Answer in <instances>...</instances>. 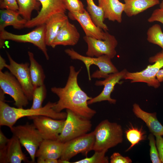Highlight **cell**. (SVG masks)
I'll list each match as a JSON object with an SVG mask.
<instances>
[{"mask_svg":"<svg viewBox=\"0 0 163 163\" xmlns=\"http://www.w3.org/2000/svg\"><path fill=\"white\" fill-rule=\"evenodd\" d=\"M81 71L80 69L76 71L74 66H70L68 78L65 87H54L51 88V91L59 98L53 108L57 112H61L64 109H69L90 120L96 112L88 106V102L92 97L88 96L78 85V76Z\"/></svg>","mask_w":163,"mask_h":163,"instance_id":"6da1fadb","label":"cell"},{"mask_svg":"<svg viewBox=\"0 0 163 163\" xmlns=\"http://www.w3.org/2000/svg\"><path fill=\"white\" fill-rule=\"evenodd\" d=\"M55 103L49 101L39 109H25L11 107L5 101H0V125L7 126L10 129L20 118L38 115L45 116L57 120L65 119L66 112H57L53 109Z\"/></svg>","mask_w":163,"mask_h":163,"instance_id":"7a4b0ae2","label":"cell"},{"mask_svg":"<svg viewBox=\"0 0 163 163\" xmlns=\"http://www.w3.org/2000/svg\"><path fill=\"white\" fill-rule=\"evenodd\" d=\"M65 52L72 59L78 60L85 64L89 81L92 78L104 79L110 74L119 72L112 62L111 59L106 55L94 57L85 56L78 53L73 49H67Z\"/></svg>","mask_w":163,"mask_h":163,"instance_id":"3957f363","label":"cell"},{"mask_svg":"<svg viewBox=\"0 0 163 163\" xmlns=\"http://www.w3.org/2000/svg\"><path fill=\"white\" fill-rule=\"evenodd\" d=\"M95 142L93 150L106 151L113 147L123 141V130L121 126L107 120L101 121L93 131Z\"/></svg>","mask_w":163,"mask_h":163,"instance_id":"277c9868","label":"cell"},{"mask_svg":"<svg viewBox=\"0 0 163 163\" xmlns=\"http://www.w3.org/2000/svg\"><path fill=\"white\" fill-rule=\"evenodd\" d=\"M67 116L61 132L57 140L64 143L88 133L91 129L90 119L66 109Z\"/></svg>","mask_w":163,"mask_h":163,"instance_id":"5b68a950","label":"cell"},{"mask_svg":"<svg viewBox=\"0 0 163 163\" xmlns=\"http://www.w3.org/2000/svg\"><path fill=\"white\" fill-rule=\"evenodd\" d=\"M10 129L29 153L32 162H34L37 151L43 139L34 124L13 126Z\"/></svg>","mask_w":163,"mask_h":163,"instance_id":"8992f818","label":"cell"},{"mask_svg":"<svg viewBox=\"0 0 163 163\" xmlns=\"http://www.w3.org/2000/svg\"><path fill=\"white\" fill-rule=\"evenodd\" d=\"M149 63H154L149 65L144 69L140 72H127L125 79L131 80V82H144L150 87L155 88L160 86L156 77L159 70L163 67V50L155 55L149 58Z\"/></svg>","mask_w":163,"mask_h":163,"instance_id":"52a82bcc","label":"cell"},{"mask_svg":"<svg viewBox=\"0 0 163 163\" xmlns=\"http://www.w3.org/2000/svg\"><path fill=\"white\" fill-rule=\"evenodd\" d=\"M37 27L27 34L17 35L8 32L5 30L0 31V41L11 40L18 42L29 43L33 44L40 50L47 60L49 57L46 43V26L43 24Z\"/></svg>","mask_w":163,"mask_h":163,"instance_id":"ba28073f","label":"cell"},{"mask_svg":"<svg viewBox=\"0 0 163 163\" xmlns=\"http://www.w3.org/2000/svg\"><path fill=\"white\" fill-rule=\"evenodd\" d=\"M83 39L87 43L88 49L86 54L87 56L96 57L106 55L111 59L117 54L116 48L118 44L116 38L106 31L104 40L98 39L85 36Z\"/></svg>","mask_w":163,"mask_h":163,"instance_id":"9c48e42d","label":"cell"},{"mask_svg":"<svg viewBox=\"0 0 163 163\" xmlns=\"http://www.w3.org/2000/svg\"><path fill=\"white\" fill-rule=\"evenodd\" d=\"M94 142L93 131L68 141L64 143L59 159L69 161L70 159L79 153L86 156L93 150Z\"/></svg>","mask_w":163,"mask_h":163,"instance_id":"30bf717a","label":"cell"},{"mask_svg":"<svg viewBox=\"0 0 163 163\" xmlns=\"http://www.w3.org/2000/svg\"><path fill=\"white\" fill-rule=\"evenodd\" d=\"M0 87L5 94L12 98L17 107L23 108L28 104L29 100L21 85L10 72L0 71Z\"/></svg>","mask_w":163,"mask_h":163,"instance_id":"8fae6325","label":"cell"},{"mask_svg":"<svg viewBox=\"0 0 163 163\" xmlns=\"http://www.w3.org/2000/svg\"><path fill=\"white\" fill-rule=\"evenodd\" d=\"M43 139L57 140L63 127L65 119L57 120L43 115L28 117Z\"/></svg>","mask_w":163,"mask_h":163,"instance_id":"7c38bea8","label":"cell"},{"mask_svg":"<svg viewBox=\"0 0 163 163\" xmlns=\"http://www.w3.org/2000/svg\"><path fill=\"white\" fill-rule=\"evenodd\" d=\"M41 8L35 17L27 21L25 27L31 28L45 24L52 16L59 13H65L66 10L63 0H37Z\"/></svg>","mask_w":163,"mask_h":163,"instance_id":"4fadbf2b","label":"cell"},{"mask_svg":"<svg viewBox=\"0 0 163 163\" xmlns=\"http://www.w3.org/2000/svg\"><path fill=\"white\" fill-rule=\"evenodd\" d=\"M7 54L10 63L8 69L19 82L28 100H32L34 87L30 77L29 63H18L13 59L8 52H7Z\"/></svg>","mask_w":163,"mask_h":163,"instance_id":"5bb4252c","label":"cell"},{"mask_svg":"<svg viewBox=\"0 0 163 163\" xmlns=\"http://www.w3.org/2000/svg\"><path fill=\"white\" fill-rule=\"evenodd\" d=\"M127 72L126 69H124L120 72L110 74L103 80L96 81L95 85L97 86H104L103 89L98 95L89 100L88 104L104 101H107L111 104H115L116 100L111 97V94L116 84H121L120 81L125 79Z\"/></svg>","mask_w":163,"mask_h":163,"instance_id":"9a60e30c","label":"cell"},{"mask_svg":"<svg viewBox=\"0 0 163 163\" xmlns=\"http://www.w3.org/2000/svg\"><path fill=\"white\" fill-rule=\"evenodd\" d=\"M21 145L18 138L13 135L6 145L0 149V163H21L27 161Z\"/></svg>","mask_w":163,"mask_h":163,"instance_id":"2e32d148","label":"cell"},{"mask_svg":"<svg viewBox=\"0 0 163 163\" xmlns=\"http://www.w3.org/2000/svg\"><path fill=\"white\" fill-rule=\"evenodd\" d=\"M70 18L77 21L84 31L85 36L98 39L104 40L106 31L97 26L93 22L89 14L85 10L82 13L69 12Z\"/></svg>","mask_w":163,"mask_h":163,"instance_id":"e0dca14e","label":"cell"},{"mask_svg":"<svg viewBox=\"0 0 163 163\" xmlns=\"http://www.w3.org/2000/svg\"><path fill=\"white\" fill-rule=\"evenodd\" d=\"M80 38V34L77 28L68 19L60 28L51 46L55 48L59 45L74 46Z\"/></svg>","mask_w":163,"mask_h":163,"instance_id":"ac0fdd59","label":"cell"},{"mask_svg":"<svg viewBox=\"0 0 163 163\" xmlns=\"http://www.w3.org/2000/svg\"><path fill=\"white\" fill-rule=\"evenodd\" d=\"M133 111L136 117L145 123L150 132L154 136H163V126L158 120L156 113L146 112L136 103L133 105Z\"/></svg>","mask_w":163,"mask_h":163,"instance_id":"d6986e66","label":"cell"},{"mask_svg":"<svg viewBox=\"0 0 163 163\" xmlns=\"http://www.w3.org/2000/svg\"><path fill=\"white\" fill-rule=\"evenodd\" d=\"M64 143L57 140L43 139L36 154L37 158L59 159L61 155Z\"/></svg>","mask_w":163,"mask_h":163,"instance_id":"ffe728a7","label":"cell"},{"mask_svg":"<svg viewBox=\"0 0 163 163\" xmlns=\"http://www.w3.org/2000/svg\"><path fill=\"white\" fill-rule=\"evenodd\" d=\"M98 6L103 10L104 19L121 23L125 4L119 0H98Z\"/></svg>","mask_w":163,"mask_h":163,"instance_id":"44dd1931","label":"cell"},{"mask_svg":"<svg viewBox=\"0 0 163 163\" xmlns=\"http://www.w3.org/2000/svg\"><path fill=\"white\" fill-rule=\"evenodd\" d=\"M67 19L68 17L65 13H59L52 16L46 22V43L47 46H51L59 30Z\"/></svg>","mask_w":163,"mask_h":163,"instance_id":"7402d4cb","label":"cell"},{"mask_svg":"<svg viewBox=\"0 0 163 163\" xmlns=\"http://www.w3.org/2000/svg\"><path fill=\"white\" fill-rule=\"evenodd\" d=\"M18 11L8 9L0 10V31L5 30L8 26H12L14 28L21 29L25 27L27 21L20 16Z\"/></svg>","mask_w":163,"mask_h":163,"instance_id":"603a6c76","label":"cell"},{"mask_svg":"<svg viewBox=\"0 0 163 163\" xmlns=\"http://www.w3.org/2000/svg\"><path fill=\"white\" fill-rule=\"evenodd\" d=\"M124 12L129 17L136 16L160 4L159 0H124Z\"/></svg>","mask_w":163,"mask_h":163,"instance_id":"cb8c5ba5","label":"cell"},{"mask_svg":"<svg viewBox=\"0 0 163 163\" xmlns=\"http://www.w3.org/2000/svg\"><path fill=\"white\" fill-rule=\"evenodd\" d=\"M28 54L30 62L29 71L31 81L34 87L44 84L45 75L41 66L36 61L34 54L28 51Z\"/></svg>","mask_w":163,"mask_h":163,"instance_id":"d4e9b609","label":"cell"},{"mask_svg":"<svg viewBox=\"0 0 163 163\" xmlns=\"http://www.w3.org/2000/svg\"><path fill=\"white\" fill-rule=\"evenodd\" d=\"M87 11L94 23L105 31L108 30V27L104 23V13L102 9L96 5L93 0H86Z\"/></svg>","mask_w":163,"mask_h":163,"instance_id":"484cf974","label":"cell"},{"mask_svg":"<svg viewBox=\"0 0 163 163\" xmlns=\"http://www.w3.org/2000/svg\"><path fill=\"white\" fill-rule=\"evenodd\" d=\"M18 6V12L23 18L27 21L31 18L32 12L40 11V3L37 0H16Z\"/></svg>","mask_w":163,"mask_h":163,"instance_id":"4316f807","label":"cell"},{"mask_svg":"<svg viewBox=\"0 0 163 163\" xmlns=\"http://www.w3.org/2000/svg\"><path fill=\"white\" fill-rule=\"evenodd\" d=\"M142 128V126L140 129H139L138 128L131 126L126 131V138L131 143L130 146L126 150V152L130 150L141 141L146 139V136L145 134V133Z\"/></svg>","mask_w":163,"mask_h":163,"instance_id":"83f0119b","label":"cell"},{"mask_svg":"<svg viewBox=\"0 0 163 163\" xmlns=\"http://www.w3.org/2000/svg\"><path fill=\"white\" fill-rule=\"evenodd\" d=\"M147 41L157 45L163 50V32L160 26L158 24L150 27L147 32Z\"/></svg>","mask_w":163,"mask_h":163,"instance_id":"f1b7e54d","label":"cell"},{"mask_svg":"<svg viewBox=\"0 0 163 163\" xmlns=\"http://www.w3.org/2000/svg\"><path fill=\"white\" fill-rule=\"evenodd\" d=\"M46 93V88L44 84L34 87L33 94L32 104L30 108L37 109L42 108Z\"/></svg>","mask_w":163,"mask_h":163,"instance_id":"f546056e","label":"cell"},{"mask_svg":"<svg viewBox=\"0 0 163 163\" xmlns=\"http://www.w3.org/2000/svg\"><path fill=\"white\" fill-rule=\"evenodd\" d=\"M106 151H95L94 155L89 158H86L73 162V163H108L109 159L105 156Z\"/></svg>","mask_w":163,"mask_h":163,"instance_id":"4dcf8cb0","label":"cell"},{"mask_svg":"<svg viewBox=\"0 0 163 163\" xmlns=\"http://www.w3.org/2000/svg\"><path fill=\"white\" fill-rule=\"evenodd\" d=\"M66 10L70 12L82 13L85 10L84 6L79 0H63Z\"/></svg>","mask_w":163,"mask_h":163,"instance_id":"1f68e13d","label":"cell"},{"mask_svg":"<svg viewBox=\"0 0 163 163\" xmlns=\"http://www.w3.org/2000/svg\"><path fill=\"white\" fill-rule=\"evenodd\" d=\"M154 135L150 133L148 136L149 145L150 146V155L151 160L153 163H161L156 145V140Z\"/></svg>","mask_w":163,"mask_h":163,"instance_id":"d6a6232c","label":"cell"},{"mask_svg":"<svg viewBox=\"0 0 163 163\" xmlns=\"http://www.w3.org/2000/svg\"><path fill=\"white\" fill-rule=\"evenodd\" d=\"M0 8L1 9H8L18 11V6L16 0H0Z\"/></svg>","mask_w":163,"mask_h":163,"instance_id":"836d02e7","label":"cell"},{"mask_svg":"<svg viewBox=\"0 0 163 163\" xmlns=\"http://www.w3.org/2000/svg\"><path fill=\"white\" fill-rule=\"evenodd\" d=\"M110 163H131V159L128 157L122 156L118 152H114L111 156Z\"/></svg>","mask_w":163,"mask_h":163,"instance_id":"e575fe53","label":"cell"},{"mask_svg":"<svg viewBox=\"0 0 163 163\" xmlns=\"http://www.w3.org/2000/svg\"><path fill=\"white\" fill-rule=\"evenodd\" d=\"M147 21L150 23L158 21L163 25V9L160 8L155 9Z\"/></svg>","mask_w":163,"mask_h":163,"instance_id":"d590c367","label":"cell"},{"mask_svg":"<svg viewBox=\"0 0 163 163\" xmlns=\"http://www.w3.org/2000/svg\"><path fill=\"white\" fill-rule=\"evenodd\" d=\"M156 143L159 157L163 163V138L161 136H156Z\"/></svg>","mask_w":163,"mask_h":163,"instance_id":"8d00e7d4","label":"cell"},{"mask_svg":"<svg viewBox=\"0 0 163 163\" xmlns=\"http://www.w3.org/2000/svg\"><path fill=\"white\" fill-rule=\"evenodd\" d=\"M10 139L7 138L2 131L0 130V149L4 148L9 141Z\"/></svg>","mask_w":163,"mask_h":163,"instance_id":"74e56055","label":"cell"},{"mask_svg":"<svg viewBox=\"0 0 163 163\" xmlns=\"http://www.w3.org/2000/svg\"><path fill=\"white\" fill-rule=\"evenodd\" d=\"M38 163H59V159L50 158H37Z\"/></svg>","mask_w":163,"mask_h":163,"instance_id":"f35d334b","label":"cell"},{"mask_svg":"<svg viewBox=\"0 0 163 163\" xmlns=\"http://www.w3.org/2000/svg\"><path fill=\"white\" fill-rule=\"evenodd\" d=\"M9 65L7 64L5 60L0 55V71H2L5 68L8 69Z\"/></svg>","mask_w":163,"mask_h":163,"instance_id":"ab89813d","label":"cell"},{"mask_svg":"<svg viewBox=\"0 0 163 163\" xmlns=\"http://www.w3.org/2000/svg\"><path fill=\"white\" fill-rule=\"evenodd\" d=\"M156 77L158 81L160 82H163V69H160L157 73Z\"/></svg>","mask_w":163,"mask_h":163,"instance_id":"60d3db41","label":"cell"},{"mask_svg":"<svg viewBox=\"0 0 163 163\" xmlns=\"http://www.w3.org/2000/svg\"><path fill=\"white\" fill-rule=\"evenodd\" d=\"M160 8L163 9V0L162 1L159 5Z\"/></svg>","mask_w":163,"mask_h":163,"instance_id":"b9f144b4","label":"cell"}]
</instances>
